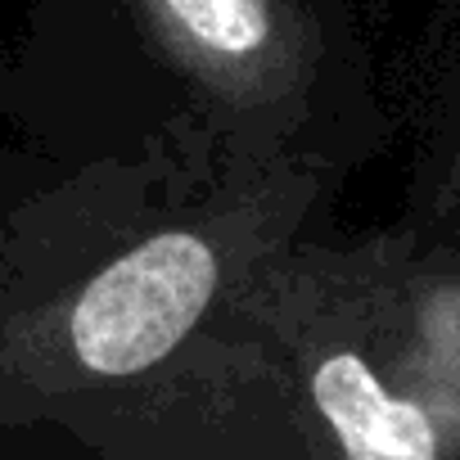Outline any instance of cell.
I'll return each instance as SVG.
<instances>
[{
	"label": "cell",
	"instance_id": "2",
	"mask_svg": "<svg viewBox=\"0 0 460 460\" xmlns=\"http://www.w3.org/2000/svg\"><path fill=\"white\" fill-rule=\"evenodd\" d=\"M312 397L348 460H438L429 415L415 402L393 397L361 357H325L312 375Z\"/></svg>",
	"mask_w": 460,
	"mask_h": 460
},
{
	"label": "cell",
	"instance_id": "3",
	"mask_svg": "<svg viewBox=\"0 0 460 460\" xmlns=\"http://www.w3.org/2000/svg\"><path fill=\"white\" fill-rule=\"evenodd\" d=\"M158 23L194 55L244 68L276 46V0H145Z\"/></svg>",
	"mask_w": 460,
	"mask_h": 460
},
{
	"label": "cell",
	"instance_id": "1",
	"mask_svg": "<svg viewBox=\"0 0 460 460\" xmlns=\"http://www.w3.org/2000/svg\"><path fill=\"white\" fill-rule=\"evenodd\" d=\"M217 258L199 235H154L100 271L73 307V352L95 375H136L163 361L203 316Z\"/></svg>",
	"mask_w": 460,
	"mask_h": 460
}]
</instances>
